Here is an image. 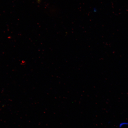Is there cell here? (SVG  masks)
<instances>
[{
  "label": "cell",
  "instance_id": "1",
  "mask_svg": "<svg viewBox=\"0 0 128 128\" xmlns=\"http://www.w3.org/2000/svg\"><path fill=\"white\" fill-rule=\"evenodd\" d=\"M126 126H128V122H124L120 123L119 125V128H122Z\"/></svg>",
  "mask_w": 128,
  "mask_h": 128
}]
</instances>
